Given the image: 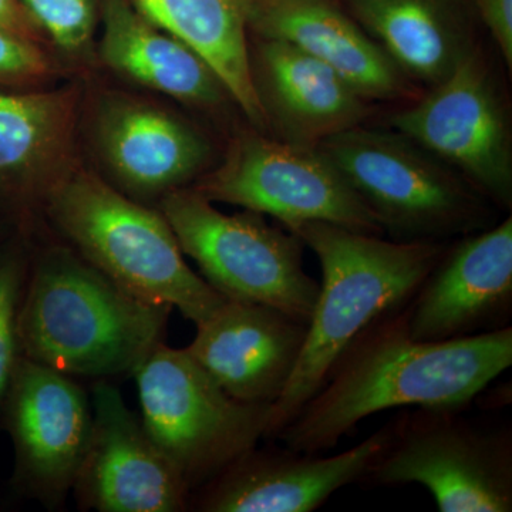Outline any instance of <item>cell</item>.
Listing matches in <instances>:
<instances>
[{"label":"cell","mask_w":512,"mask_h":512,"mask_svg":"<svg viewBox=\"0 0 512 512\" xmlns=\"http://www.w3.org/2000/svg\"><path fill=\"white\" fill-rule=\"evenodd\" d=\"M248 28L328 64L366 100L404 93L399 67L336 0H251Z\"/></svg>","instance_id":"obj_19"},{"label":"cell","mask_w":512,"mask_h":512,"mask_svg":"<svg viewBox=\"0 0 512 512\" xmlns=\"http://www.w3.org/2000/svg\"><path fill=\"white\" fill-rule=\"evenodd\" d=\"M13 446L12 484L46 508L62 507L79 476L92 403L72 376L23 357L2 414Z\"/></svg>","instance_id":"obj_11"},{"label":"cell","mask_w":512,"mask_h":512,"mask_svg":"<svg viewBox=\"0 0 512 512\" xmlns=\"http://www.w3.org/2000/svg\"><path fill=\"white\" fill-rule=\"evenodd\" d=\"M474 9L512 67V0H473Z\"/></svg>","instance_id":"obj_26"},{"label":"cell","mask_w":512,"mask_h":512,"mask_svg":"<svg viewBox=\"0 0 512 512\" xmlns=\"http://www.w3.org/2000/svg\"><path fill=\"white\" fill-rule=\"evenodd\" d=\"M151 22L201 56L229 99L256 128L268 127L252 79L248 46L251 0H133Z\"/></svg>","instance_id":"obj_22"},{"label":"cell","mask_w":512,"mask_h":512,"mask_svg":"<svg viewBox=\"0 0 512 512\" xmlns=\"http://www.w3.org/2000/svg\"><path fill=\"white\" fill-rule=\"evenodd\" d=\"M100 19L97 59L114 73L201 109H214L229 99L208 63L151 22L133 0H103Z\"/></svg>","instance_id":"obj_20"},{"label":"cell","mask_w":512,"mask_h":512,"mask_svg":"<svg viewBox=\"0 0 512 512\" xmlns=\"http://www.w3.org/2000/svg\"><path fill=\"white\" fill-rule=\"evenodd\" d=\"M10 231L8 229L0 228V241H2V238L5 237V235H8Z\"/></svg>","instance_id":"obj_28"},{"label":"cell","mask_w":512,"mask_h":512,"mask_svg":"<svg viewBox=\"0 0 512 512\" xmlns=\"http://www.w3.org/2000/svg\"><path fill=\"white\" fill-rule=\"evenodd\" d=\"M57 72L47 47L0 28V92L45 89Z\"/></svg>","instance_id":"obj_25"},{"label":"cell","mask_w":512,"mask_h":512,"mask_svg":"<svg viewBox=\"0 0 512 512\" xmlns=\"http://www.w3.org/2000/svg\"><path fill=\"white\" fill-rule=\"evenodd\" d=\"M173 308L134 295L67 244L37 245L20 309L23 356L72 377L134 373Z\"/></svg>","instance_id":"obj_3"},{"label":"cell","mask_w":512,"mask_h":512,"mask_svg":"<svg viewBox=\"0 0 512 512\" xmlns=\"http://www.w3.org/2000/svg\"><path fill=\"white\" fill-rule=\"evenodd\" d=\"M40 217L117 284L177 309L195 326L227 302L185 262L160 210L133 200L80 163L47 194Z\"/></svg>","instance_id":"obj_4"},{"label":"cell","mask_w":512,"mask_h":512,"mask_svg":"<svg viewBox=\"0 0 512 512\" xmlns=\"http://www.w3.org/2000/svg\"><path fill=\"white\" fill-rule=\"evenodd\" d=\"M511 365V326L421 342L409 335L404 308L357 339L275 441L291 450L322 454L338 446L360 421L387 409H461Z\"/></svg>","instance_id":"obj_1"},{"label":"cell","mask_w":512,"mask_h":512,"mask_svg":"<svg viewBox=\"0 0 512 512\" xmlns=\"http://www.w3.org/2000/svg\"><path fill=\"white\" fill-rule=\"evenodd\" d=\"M0 28L26 37L49 49V43L29 18L19 0H0Z\"/></svg>","instance_id":"obj_27"},{"label":"cell","mask_w":512,"mask_h":512,"mask_svg":"<svg viewBox=\"0 0 512 512\" xmlns=\"http://www.w3.org/2000/svg\"><path fill=\"white\" fill-rule=\"evenodd\" d=\"M392 126L485 197L505 208L512 202L510 128L484 60L468 53L446 79L409 109L392 117Z\"/></svg>","instance_id":"obj_10"},{"label":"cell","mask_w":512,"mask_h":512,"mask_svg":"<svg viewBox=\"0 0 512 512\" xmlns=\"http://www.w3.org/2000/svg\"><path fill=\"white\" fill-rule=\"evenodd\" d=\"M90 134L109 183L143 204L190 187L211 156L207 138L187 120L130 93H103Z\"/></svg>","instance_id":"obj_12"},{"label":"cell","mask_w":512,"mask_h":512,"mask_svg":"<svg viewBox=\"0 0 512 512\" xmlns=\"http://www.w3.org/2000/svg\"><path fill=\"white\" fill-rule=\"evenodd\" d=\"M211 202L271 215L285 225L323 221L383 235L384 229L319 147L303 146L258 131L229 144L222 163L190 185Z\"/></svg>","instance_id":"obj_8"},{"label":"cell","mask_w":512,"mask_h":512,"mask_svg":"<svg viewBox=\"0 0 512 512\" xmlns=\"http://www.w3.org/2000/svg\"><path fill=\"white\" fill-rule=\"evenodd\" d=\"M406 313L409 335L421 342L507 328L512 313V218L444 252Z\"/></svg>","instance_id":"obj_16"},{"label":"cell","mask_w":512,"mask_h":512,"mask_svg":"<svg viewBox=\"0 0 512 512\" xmlns=\"http://www.w3.org/2000/svg\"><path fill=\"white\" fill-rule=\"evenodd\" d=\"M420 409L392 424V440L366 480L420 484L441 512L512 511V441L458 414Z\"/></svg>","instance_id":"obj_9"},{"label":"cell","mask_w":512,"mask_h":512,"mask_svg":"<svg viewBox=\"0 0 512 512\" xmlns=\"http://www.w3.org/2000/svg\"><path fill=\"white\" fill-rule=\"evenodd\" d=\"M400 72L434 86L473 52V0H346Z\"/></svg>","instance_id":"obj_21"},{"label":"cell","mask_w":512,"mask_h":512,"mask_svg":"<svg viewBox=\"0 0 512 512\" xmlns=\"http://www.w3.org/2000/svg\"><path fill=\"white\" fill-rule=\"evenodd\" d=\"M158 210L184 255L231 301L259 303L308 325L319 295L303 266V242L272 227L259 212L224 214L194 188L171 191Z\"/></svg>","instance_id":"obj_5"},{"label":"cell","mask_w":512,"mask_h":512,"mask_svg":"<svg viewBox=\"0 0 512 512\" xmlns=\"http://www.w3.org/2000/svg\"><path fill=\"white\" fill-rule=\"evenodd\" d=\"M306 330L308 325L271 306L227 299L197 325L185 350L229 396L274 404L295 372Z\"/></svg>","instance_id":"obj_17"},{"label":"cell","mask_w":512,"mask_h":512,"mask_svg":"<svg viewBox=\"0 0 512 512\" xmlns=\"http://www.w3.org/2000/svg\"><path fill=\"white\" fill-rule=\"evenodd\" d=\"M77 86L0 92V228L36 229L45 198L77 160Z\"/></svg>","instance_id":"obj_13"},{"label":"cell","mask_w":512,"mask_h":512,"mask_svg":"<svg viewBox=\"0 0 512 512\" xmlns=\"http://www.w3.org/2000/svg\"><path fill=\"white\" fill-rule=\"evenodd\" d=\"M134 377L144 429L191 495L265 439L272 404L229 396L185 348L160 343Z\"/></svg>","instance_id":"obj_6"},{"label":"cell","mask_w":512,"mask_h":512,"mask_svg":"<svg viewBox=\"0 0 512 512\" xmlns=\"http://www.w3.org/2000/svg\"><path fill=\"white\" fill-rule=\"evenodd\" d=\"M35 231L13 229L0 241V429L6 399L20 362V309L28 282Z\"/></svg>","instance_id":"obj_23"},{"label":"cell","mask_w":512,"mask_h":512,"mask_svg":"<svg viewBox=\"0 0 512 512\" xmlns=\"http://www.w3.org/2000/svg\"><path fill=\"white\" fill-rule=\"evenodd\" d=\"M37 29L69 66L86 69L97 57L94 35L103 0H19Z\"/></svg>","instance_id":"obj_24"},{"label":"cell","mask_w":512,"mask_h":512,"mask_svg":"<svg viewBox=\"0 0 512 512\" xmlns=\"http://www.w3.org/2000/svg\"><path fill=\"white\" fill-rule=\"evenodd\" d=\"M392 426L333 456L288 447L251 448L195 490L202 512H311L340 488L366 480L392 440ZM192 493V494H194Z\"/></svg>","instance_id":"obj_14"},{"label":"cell","mask_w":512,"mask_h":512,"mask_svg":"<svg viewBox=\"0 0 512 512\" xmlns=\"http://www.w3.org/2000/svg\"><path fill=\"white\" fill-rule=\"evenodd\" d=\"M251 67L266 123L282 140L318 147L359 126L369 111L365 97L332 67L282 40L259 37Z\"/></svg>","instance_id":"obj_18"},{"label":"cell","mask_w":512,"mask_h":512,"mask_svg":"<svg viewBox=\"0 0 512 512\" xmlns=\"http://www.w3.org/2000/svg\"><path fill=\"white\" fill-rule=\"evenodd\" d=\"M92 433L73 493L84 510L180 512L191 491L128 409L117 387L92 390Z\"/></svg>","instance_id":"obj_15"},{"label":"cell","mask_w":512,"mask_h":512,"mask_svg":"<svg viewBox=\"0 0 512 512\" xmlns=\"http://www.w3.org/2000/svg\"><path fill=\"white\" fill-rule=\"evenodd\" d=\"M318 147L397 241H434L483 227L476 188L397 131L355 126Z\"/></svg>","instance_id":"obj_7"},{"label":"cell","mask_w":512,"mask_h":512,"mask_svg":"<svg viewBox=\"0 0 512 512\" xmlns=\"http://www.w3.org/2000/svg\"><path fill=\"white\" fill-rule=\"evenodd\" d=\"M288 229L318 256L322 284L298 365L272 404L265 434L272 441L328 382L360 336L409 305L446 252L437 241H384L382 235L323 221Z\"/></svg>","instance_id":"obj_2"}]
</instances>
